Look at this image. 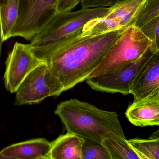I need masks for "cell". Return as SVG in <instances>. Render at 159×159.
Returning a JSON list of instances; mask_svg holds the SVG:
<instances>
[{
  "label": "cell",
  "instance_id": "3957f363",
  "mask_svg": "<svg viewBox=\"0 0 159 159\" xmlns=\"http://www.w3.org/2000/svg\"><path fill=\"white\" fill-rule=\"evenodd\" d=\"M108 9L82 8L74 12L56 13L31 40L32 51L37 58L48 63L78 39L86 23L103 16Z\"/></svg>",
  "mask_w": 159,
  "mask_h": 159
},
{
  "label": "cell",
  "instance_id": "52a82bcc",
  "mask_svg": "<svg viewBox=\"0 0 159 159\" xmlns=\"http://www.w3.org/2000/svg\"><path fill=\"white\" fill-rule=\"evenodd\" d=\"M20 7L17 21L10 38L19 36L31 41L57 13V0H30Z\"/></svg>",
  "mask_w": 159,
  "mask_h": 159
},
{
  "label": "cell",
  "instance_id": "8992f818",
  "mask_svg": "<svg viewBox=\"0 0 159 159\" xmlns=\"http://www.w3.org/2000/svg\"><path fill=\"white\" fill-rule=\"evenodd\" d=\"M147 0H125L109 7L103 16L88 21L79 37H93L121 30L134 24Z\"/></svg>",
  "mask_w": 159,
  "mask_h": 159
},
{
  "label": "cell",
  "instance_id": "ffe728a7",
  "mask_svg": "<svg viewBox=\"0 0 159 159\" xmlns=\"http://www.w3.org/2000/svg\"><path fill=\"white\" fill-rule=\"evenodd\" d=\"M125 0H82L81 7L83 8L94 7H109Z\"/></svg>",
  "mask_w": 159,
  "mask_h": 159
},
{
  "label": "cell",
  "instance_id": "d4e9b609",
  "mask_svg": "<svg viewBox=\"0 0 159 159\" xmlns=\"http://www.w3.org/2000/svg\"><path fill=\"white\" fill-rule=\"evenodd\" d=\"M7 0H0V6L4 4L7 2Z\"/></svg>",
  "mask_w": 159,
  "mask_h": 159
},
{
  "label": "cell",
  "instance_id": "ba28073f",
  "mask_svg": "<svg viewBox=\"0 0 159 159\" xmlns=\"http://www.w3.org/2000/svg\"><path fill=\"white\" fill-rule=\"evenodd\" d=\"M155 50L153 44L142 57L118 71L99 76L90 77L86 80L92 89L110 93L130 94L134 81L147 60Z\"/></svg>",
  "mask_w": 159,
  "mask_h": 159
},
{
  "label": "cell",
  "instance_id": "cb8c5ba5",
  "mask_svg": "<svg viewBox=\"0 0 159 159\" xmlns=\"http://www.w3.org/2000/svg\"><path fill=\"white\" fill-rule=\"evenodd\" d=\"M159 138V128L156 131L154 132L151 136H150L149 138Z\"/></svg>",
  "mask_w": 159,
  "mask_h": 159
},
{
  "label": "cell",
  "instance_id": "9a60e30c",
  "mask_svg": "<svg viewBox=\"0 0 159 159\" xmlns=\"http://www.w3.org/2000/svg\"><path fill=\"white\" fill-rule=\"evenodd\" d=\"M102 144L110 155L111 159H141L127 139L106 138Z\"/></svg>",
  "mask_w": 159,
  "mask_h": 159
},
{
  "label": "cell",
  "instance_id": "7402d4cb",
  "mask_svg": "<svg viewBox=\"0 0 159 159\" xmlns=\"http://www.w3.org/2000/svg\"><path fill=\"white\" fill-rule=\"evenodd\" d=\"M153 45L155 49L159 50V36L153 41Z\"/></svg>",
  "mask_w": 159,
  "mask_h": 159
},
{
  "label": "cell",
  "instance_id": "4fadbf2b",
  "mask_svg": "<svg viewBox=\"0 0 159 159\" xmlns=\"http://www.w3.org/2000/svg\"><path fill=\"white\" fill-rule=\"evenodd\" d=\"M83 139L71 133L60 135L51 142L48 159H83Z\"/></svg>",
  "mask_w": 159,
  "mask_h": 159
},
{
  "label": "cell",
  "instance_id": "484cf974",
  "mask_svg": "<svg viewBox=\"0 0 159 159\" xmlns=\"http://www.w3.org/2000/svg\"><path fill=\"white\" fill-rule=\"evenodd\" d=\"M22 1H24V2H29V1H30V0H22Z\"/></svg>",
  "mask_w": 159,
  "mask_h": 159
},
{
  "label": "cell",
  "instance_id": "d6986e66",
  "mask_svg": "<svg viewBox=\"0 0 159 159\" xmlns=\"http://www.w3.org/2000/svg\"><path fill=\"white\" fill-rule=\"evenodd\" d=\"M141 30L151 41L159 36V16L144 25Z\"/></svg>",
  "mask_w": 159,
  "mask_h": 159
},
{
  "label": "cell",
  "instance_id": "44dd1931",
  "mask_svg": "<svg viewBox=\"0 0 159 159\" xmlns=\"http://www.w3.org/2000/svg\"><path fill=\"white\" fill-rule=\"evenodd\" d=\"M82 0H57L56 6V12L65 13L71 12L80 3Z\"/></svg>",
  "mask_w": 159,
  "mask_h": 159
},
{
  "label": "cell",
  "instance_id": "5bb4252c",
  "mask_svg": "<svg viewBox=\"0 0 159 159\" xmlns=\"http://www.w3.org/2000/svg\"><path fill=\"white\" fill-rule=\"evenodd\" d=\"M21 0H7L0 6V24L4 42L10 35L17 21Z\"/></svg>",
  "mask_w": 159,
  "mask_h": 159
},
{
  "label": "cell",
  "instance_id": "30bf717a",
  "mask_svg": "<svg viewBox=\"0 0 159 159\" xmlns=\"http://www.w3.org/2000/svg\"><path fill=\"white\" fill-rule=\"evenodd\" d=\"M130 94L137 101L159 96V50L155 49L136 76Z\"/></svg>",
  "mask_w": 159,
  "mask_h": 159
},
{
  "label": "cell",
  "instance_id": "7c38bea8",
  "mask_svg": "<svg viewBox=\"0 0 159 159\" xmlns=\"http://www.w3.org/2000/svg\"><path fill=\"white\" fill-rule=\"evenodd\" d=\"M126 116L136 127H159V96L134 101L127 109Z\"/></svg>",
  "mask_w": 159,
  "mask_h": 159
},
{
  "label": "cell",
  "instance_id": "ac0fdd59",
  "mask_svg": "<svg viewBox=\"0 0 159 159\" xmlns=\"http://www.w3.org/2000/svg\"><path fill=\"white\" fill-rule=\"evenodd\" d=\"M82 155L83 159H111L101 143L91 140H84Z\"/></svg>",
  "mask_w": 159,
  "mask_h": 159
},
{
  "label": "cell",
  "instance_id": "8fae6325",
  "mask_svg": "<svg viewBox=\"0 0 159 159\" xmlns=\"http://www.w3.org/2000/svg\"><path fill=\"white\" fill-rule=\"evenodd\" d=\"M51 142L37 138L14 144L0 151V159H48Z\"/></svg>",
  "mask_w": 159,
  "mask_h": 159
},
{
  "label": "cell",
  "instance_id": "e0dca14e",
  "mask_svg": "<svg viewBox=\"0 0 159 159\" xmlns=\"http://www.w3.org/2000/svg\"><path fill=\"white\" fill-rule=\"evenodd\" d=\"M159 16V0H147L134 24L139 29Z\"/></svg>",
  "mask_w": 159,
  "mask_h": 159
},
{
  "label": "cell",
  "instance_id": "5b68a950",
  "mask_svg": "<svg viewBox=\"0 0 159 159\" xmlns=\"http://www.w3.org/2000/svg\"><path fill=\"white\" fill-rule=\"evenodd\" d=\"M63 92V86L45 62L33 69L16 91L15 105L39 103L46 98L58 96Z\"/></svg>",
  "mask_w": 159,
  "mask_h": 159
},
{
  "label": "cell",
  "instance_id": "603a6c76",
  "mask_svg": "<svg viewBox=\"0 0 159 159\" xmlns=\"http://www.w3.org/2000/svg\"><path fill=\"white\" fill-rule=\"evenodd\" d=\"M4 41L2 36V30H1V24H0V57H1V51H2V46Z\"/></svg>",
  "mask_w": 159,
  "mask_h": 159
},
{
  "label": "cell",
  "instance_id": "277c9868",
  "mask_svg": "<svg viewBox=\"0 0 159 159\" xmlns=\"http://www.w3.org/2000/svg\"><path fill=\"white\" fill-rule=\"evenodd\" d=\"M141 29L132 24L121 32L97 67L88 78L118 71L136 61L152 45Z\"/></svg>",
  "mask_w": 159,
  "mask_h": 159
},
{
  "label": "cell",
  "instance_id": "7a4b0ae2",
  "mask_svg": "<svg viewBox=\"0 0 159 159\" xmlns=\"http://www.w3.org/2000/svg\"><path fill=\"white\" fill-rule=\"evenodd\" d=\"M55 114L68 133L83 140L102 143L106 138L126 139L116 112L105 111L89 103L72 99L59 104Z\"/></svg>",
  "mask_w": 159,
  "mask_h": 159
},
{
  "label": "cell",
  "instance_id": "9c48e42d",
  "mask_svg": "<svg viewBox=\"0 0 159 159\" xmlns=\"http://www.w3.org/2000/svg\"><path fill=\"white\" fill-rule=\"evenodd\" d=\"M43 62L34 56L30 44L15 43L5 62L4 81L7 90L16 93L27 75Z\"/></svg>",
  "mask_w": 159,
  "mask_h": 159
},
{
  "label": "cell",
  "instance_id": "2e32d148",
  "mask_svg": "<svg viewBox=\"0 0 159 159\" xmlns=\"http://www.w3.org/2000/svg\"><path fill=\"white\" fill-rule=\"evenodd\" d=\"M141 159H159V138L128 140Z\"/></svg>",
  "mask_w": 159,
  "mask_h": 159
},
{
  "label": "cell",
  "instance_id": "6da1fadb",
  "mask_svg": "<svg viewBox=\"0 0 159 159\" xmlns=\"http://www.w3.org/2000/svg\"><path fill=\"white\" fill-rule=\"evenodd\" d=\"M123 30L79 37L48 63L62 84L63 92L88 79Z\"/></svg>",
  "mask_w": 159,
  "mask_h": 159
}]
</instances>
